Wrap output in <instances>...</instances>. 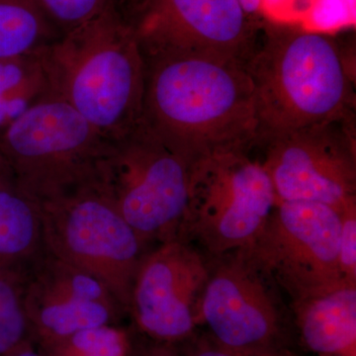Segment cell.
<instances>
[{"label":"cell","mask_w":356,"mask_h":356,"mask_svg":"<svg viewBox=\"0 0 356 356\" xmlns=\"http://www.w3.org/2000/svg\"><path fill=\"white\" fill-rule=\"evenodd\" d=\"M177 348L182 356H243L222 348L207 332L198 330L188 339L177 344Z\"/></svg>","instance_id":"cell-21"},{"label":"cell","mask_w":356,"mask_h":356,"mask_svg":"<svg viewBox=\"0 0 356 356\" xmlns=\"http://www.w3.org/2000/svg\"><path fill=\"white\" fill-rule=\"evenodd\" d=\"M248 149L203 156L192 163L191 198L182 240L210 257L247 247L277 199L259 159Z\"/></svg>","instance_id":"cell-8"},{"label":"cell","mask_w":356,"mask_h":356,"mask_svg":"<svg viewBox=\"0 0 356 356\" xmlns=\"http://www.w3.org/2000/svg\"><path fill=\"white\" fill-rule=\"evenodd\" d=\"M118 0H38L44 13L60 35L97 17Z\"/></svg>","instance_id":"cell-19"},{"label":"cell","mask_w":356,"mask_h":356,"mask_svg":"<svg viewBox=\"0 0 356 356\" xmlns=\"http://www.w3.org/2000/svg\"><path fill=\"white\" fill-rule=\"evenodd\" d=\"M210 259L191 242L175 240L149 248L136 276L128 316L143 336L181 343L201 325V305Z\"/></svg>","instance_id":"cell-12"},{"label":"cell","mask_w":356,"mask_h":356,"mask_svg":"<svg viewBox=\"0 0 356 356\" xmlns=\"http://www.w3.org/2000/svg\"><path fill=\"white\" fill-rule=\"evenodd\" d=\"M131 343L132 327L109 325L76 332L38 350L44 356H128Z\"/></svg>","instance_id":"cell-17"},{"label":"cell","mask_w":356,"mask_h":356,"mask_svg":"<svg viewBox=\"0 0 356 356\" xmlns=\"http://www.w3.org/2000/svg\"><path fill=\"white\" fill-rule=\"evenodd\" d=\"M107 139L60 98L44 95L0 132V156L37 202L95 179Z\"/></svg>","instance_id":"cell-5"},{"label":"cell","mask_w":356,"mask_h":356,"mask_svg":"<svg viewBox=\"0 0 356 356\" xmlns=\"http://www.w3.org/2000/svg\"><path fill=\"white\" fill-rule=\"evenodd\" d=\"M290 308L305 350L318 356H356V283L343 281Z\"/></svg>","instance_id":"cell-14"},{"label":"cell","mask_w":356,"mask_h":356,"mask_svg":"<svg viewBox=\"0 0 356 356\" xmlns=\"http://www.w3.org/2000/svg\"><path fill=\"white\" fill-rule=\"evenodd\" d=\"M144 1V0H126V3H127L128 8L130 9V11L132 9L135 8L136 6H139L140 2Z\"/></svg>","instance_id":"cell-25"},{"label":"cell","mask_w":356,"mask_h":356,"mask_svg":"<svg viewBox=\"0 0 356 356\" xmlns=\"http://www.w3.org/2000/svg\"><path fill=\"white\" fill-rule=\"evenodd\" d=\"M191 166L140 119L108 140L95 178L140 241L153 248L182 240Z\"/></svg>","instance_id":"cell-4"},{"label":"cell","mask_w":356,"mask_h":356,"mask_svg":"<svg viewBox=\"0 0 356 356\" xmlns=\"http://www.w3.org/2000/svg\"><path fill=\"white\" fill-rule=\"evenodd\" d=\"M46 95L64 100L107 139L142 119L146 63L117 6L35 54Z\"/></svg>","instance_id":"cell-2"},{"label":"cell","mask_w":356,"mask_h":356,"mask_svg":"<svg viewBox=\"0 0 356 356\" xmlns=\"http://www.w3.org/2000/svg\"><path fill=\"white\" fill-rule=\"evenodd\" d=\"M145 63L142 119L175 154L192 165L254 147L257 119L245 63L197 56Z\"/></svg>","instance_id":"cell-1"},{"label":"cell","mask_w":356,"mask_h":356,"mask_svg":"<svg viewBox=\"0 0 356 356\" xmlns=\"http://www.w3.org/2000/svg\"><path fill=\"white\" fill-rule=\"evenodd\" d=\"M44 252L39 203L7 178L0 182V273L29 271Z\"/></svg>","instance_id":"cell-15"},{"label":"cell","mask_w":356,"mask_h":356,"mask_svg":"<svg viewBox=\"0 0 356 356\" xmlns=\"http://www.w3.org/2000/svg\"><path fill=\"white\" fill-rule=\"evenodd\" d=\"M2 356H44L43 353L35 348V343L32 341H27L19 344L15 348L8 351Z\"/></svg>","instance_id":"cell-23"},{"label":"cell","mask_w":356,"mask_h":356,"mask_svg":"<svg viewBox=\"0 0 356 356\" xmlns=\"http://www.w3.org/2000/svg\"><path fill=\"white\" fill-rule=\"evenodd\" d=\"M24 308L38 346L84 330L119 325L128 316L102 281L47 250L28 273Z\"/></svg>","instance_id":"cell-13"},{"label":"cell","mask_w":356,"mask_h":356,"mask_svg":"<svg viewBox=\"0 0 356 356\" xmlns=\"http://www.w3.org/2000/svg\"><path fill=\"white\" fill-rule=\"evenodd\" d=\"M126 18L145 60L197 56L247 64L257 41L242 0H144Z\"/></svg>","instance_id":"cell-11"},{"label":"cell","mask_w":356,"mask_h":356,"mask_svg":"<svg viewBox=\"0 0 356 356\" xmlns=\"http://www.w3.org/2000/svg\"><path fill=\"white\" fill-rule=\"evenodd\" d=\"M10 177H11V173L9 172L6 163H4L3 159L0 156V182Z\"/></svg>","instance_id":"cell-24"},{"label":"cell","mask_w":356,"mask_h":356,"mask_svg":"<svg viewBox=\"0 0 356 356\" xmlns=\"http://www.w3.org/2000/svg\"><path fill=\"white\" fill-rule=\"evenodd\" d=\"M339 216V266L344 280L356 283V206L344 210Z\"/></svg>","instance_id":"cell-20"},{"label":"cell","mask_w":356,"mask_h":356,"mask_svg":"<svg viewBox=\"0 0 356 356\" xmlns=\"http://www.w3.org/2000/svg\"><path fill=\"white\" fill-rule=\"evenodd\" d=\"M201 325L222 348L243 356H290L296 339L290 304L243 248L210 257Z\"/></svg>","instance_id":"cell-7"},{"label":"cell","mask_w":356,"mask_h":356,"mask_svg":"<svg viewBox=\"0 0 356 356\" xmlns=\"http://www.w3.org/2000/svg\"><path fill=\"white\" fill-rule=\"evenodd\" d=\"M60 36L38 0H0V60L30 57Z\"/></svg>","instance_id":"cell-16"},{"label":"cell","mask_w":356,"mask_h":356,"mask_svg":"<svg viewBox=\"0 0 356 356\" xmlns=\"http://www.w3.org/2000/svg\"><path fill=\"white\" fill-rule=\"evenodd\" d=\"M39 205L47 252L102 281L128 315L136 276L151 248L96 178Z\"/></svg>","instance_id":"cell-6"},{"label":"cell","mask_w":356,"mask_h":356,"mask_svg":"<svg viewBox=\"0 0 356 356\" xmlns=\"http://www.w3.org/2000/svg\"><path fill=\"white\" fill-rule=\"evenodd\" d=\"M353 120L269 134L255 142L277 201L324 204L339 214L356 206Z\"/></svg>","instance_id":"cell-10"},{"label":"cell","mask_w":356,"mask_h":356,"mask_svg":"<svg viewBox=\"0 0 356 356\" xmlns=\"http://www.w3.org/2000/svg\"><path fill=\"white\" fill-rule=\"evenodd\" d=\"M28 273L29 271L0 273V356L32 341L24 308Z\"/></svg>","instance_id":"cell-18"},{"label":"cell","mask_w":356,"mask_h":356,"mask_svg":"<svg viewBox=\"0 0 356 356\" xmlns=\"http://www.w3.org/2000/svg\"><path fill=\"white\" fill-rule=\"evenodd\" d=\"M341 216L324 204L277 201L254 241L243 248L275 280L289 304L336 286Z\"/></svg>","instance_id":"cell-9"},{"label":"cell","mask_w":356,"mask_h":356,"mask_svg":"<svg viewBox=\"0 0 356 356\" xmlns=\"http://www.w3.org/2000/svg\"><path fill=\"white\" fill-rule=\"evenodd\" d=\"M245 65L254 88L257 140L353 118V83L331 37L269 26Z\"/></svg>","instance_id":"cell-3"},{"label":"cell","mask_w":356,"mask_h":356,"mask_svg":"<svg viewBox=\"0 0 356 356\" xmlns=\"http://www.w3.org/2000/svg\"><path fill=\"white\" fill-rule=\"evenodd\" d=\"M128 356H182L175 344L161 343L143 336L132 327V343Z\"/></svg>","instance_id":"cell-22"}]
</instances>
